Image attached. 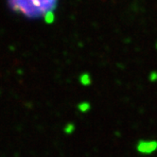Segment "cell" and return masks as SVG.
Listing matches in <instances>:
<instances>
[{"label": "cell", "instance_id": "obj_1", "mask_svg": "<svg viewBox=\"0 0 157 157\" xmlns=\"http://www.w3.org/2000/svg\"><path fill=\"white\" fill-rule=\"evenodd\" d=\"M56 3L57 0H9L12 10L29 18L46 16Z\"/></svg>", "mask_w": 157, "mask_h": 157}]
</instances>
